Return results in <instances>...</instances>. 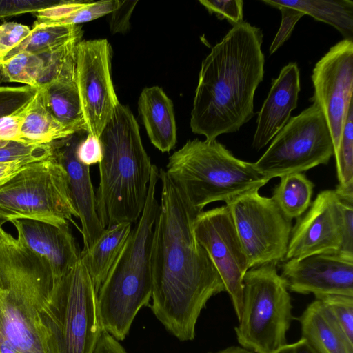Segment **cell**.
I'll use <instances>...</instances> for the list:
<instances>
[{"instance_id": "ba28073f", "label": "cell", "mask_w": 353, "mask_h": 353, "mask_svg": "<svg viewBox=\"0 0 353 353\" xmlns=\"http://www.w3.org/2000/svg\"><path fill=\"white\" fill-rule=\"evenodd\" d=\"M78 218L67 172L52 154L27 165L0 186V226L31 219L61 226Z\"/></svg>"}, {"instance_id": "30bf717a", "label": "cell", "mask_w": 353, "mask_h": 353, "mask_svg": "<svg viewBox=\"0 0 353 353\" xmlns=\"http://www.w3.org/2000/svg\"><path fill=\"white\" fill-rule=\"evenodd\" d=\"M333 155V141L327 121L320 106L313 102L289 119L253 165L270 181L327 164Z\"/></svg>"}, {"instance_id": "8992f818", "label": "cell", "mask_w": 353, "mask_h": 353, "mask_svg": "<svg viewBox=\"0 0 353 353\" xmlns=\"http://www.w3.org/2000/svg\"><path fill=\"white\" fill-rule=\"evenodd\" d=\"M164 170L199 213L211 203H227L269 181L252 163L237 159L216 139L188 141L169 157Z\"/></svg>"}, {"instance_id": "2e32d148", "label": "cell", "mask_w": 353, "mask_h": 353, "mask_svg": "<svg viewBox=\"0 0 353 353\" xmlns=\"http://www.w3.org/2000/svg\"><path fill=\"white\" fill-rule=\"evenodd\" d=\"M281 276L288 289L315 298L341 294L353 296V259L339 254H319L291 259L282 265Z\"/></svg>"}, {"instance_id": "ab89813d", "label": "cell", "mask_w": 353, "mask_h": 353, "mask_svg": "<svg viewBox=\"0 0 353 353\" xmlns=\"http://www.w3.org/2000/svg\"><path fill=\"white\" fill-rule=\"evenodd\" d=\"M78 160L83 165L90 166L99 163L102 159V149L99 139L87 134L77 149Z\"/></svg>"}, {"instance_id": "4dcf8cb0", "label": "cell", "mask_w": 353, "mask_h": 353, "mask_svg": "<svg viewBox=\"0 0 353 353\" xmlns=\"http://www.w3.org/2000/svg\"><path fill=\"white\" fill-rule=\"evenodd\" d=\"M316 299L321 301L349 340L353 342V296L330 294Z\"/></svg>"}, {"instance_id": "5b68a950", "label": "cell", "mask_w": 353, "mask_h": 353, "mask_svg": "<svg viewBox=\"0 0 353 353\" xmlns=\"http://www.w3.org/2000/svg\"><path fill=\"white\" fill-rule=\"evenodd\" d=\"M159 170L153 165L146 202L139 220L97 293L103 328L118 341L128 334L139 310L152 296L151 253L159 203Z\"/></svg>"}, {"instance_id": "ac0fdd59", "label": "cell", "mask_w": 353, "mask_h": 353, "mask_svg": "<svg viewBox=\"0 0 353 353\" xmlns=\"http://www.w3.org/2000/svg\"><path fill=\"white\" fill-rule=\"evenodd\" d=\"M17 239L32 252L47 262L56 283L66 275L80 258L69 223L57 226L31 219L10 221Z\"/></svg>"}, {"instance_id": "8fae6325", "label": "cell", "mask_w": 353, "mask_h": 353, "mask_svg": "<svg viewBox=\"0 0 353 353\" xmlns=\"http://www.w3.org/2000/svg\"><path fill=\"white\" fill-rule=\"evenodd\" d=\"M259 190L247 191L225 203L250 268L285 259L292 228V220L273 198L261 196Z\"/></svg>"}, {"instance_id": "d4e9b609", "label": "cell", "mask_w": 353, "mask_h": 353, "mask_svg": "<svg viewBox=\"0 0 353 353\" xmlns=\"http://www.w3.org/2000/svg\"><path fill=\"white\" fill-rule=\"evenodd\" d=\"M337 29L344 39L353 41V1L350 0H276Z\"/></svg>"}, {"instance_id": "cb8c5ba5", "label": "cell", "mask_w": 353, "mask_h": 353, "mask_svg": "<svg viewBox=\"0 0 353 353\" xmlns=\"http://www.w3.org/2000/svg\"><path fill=\"white\" fill-rule=\"evenodd\" d=\"M41 86L53 116L68 127L87 132L76 81L57 79Z\"/></svg>"}, {"instance_id": "7402d4cb", "label": "cell", "mask_w": 353, "mask_h": 353, "mask_svg": "<svg viewBox=\"0 0 353 353\" xmlns=\"http://www.w3.org/2000/svg\"><path fill=\"white\" fill-rule=\"evenodd\" d=\"M21 111V134L25 144H49L80 132L62 124L53 116L47 106L42 86Z\"/></svg>"}, {"instance_id": "60d3db41", "label": "cell", "mask_w": 353, "mask_h": 353, "mask_svg": "<svg viewBox=\"0 0 353 353\" xmlns=\"http://www.w3.org/2000/svg\"><path fill=\"white\" fill-rule=\"evenodd\" d=\"M21 108L0 118V140L23 143L21 134Z\"/></svg>"}, {"instance_id": "7bdbcfd3", "label": "cell", "mask_w": 353, "mask_h": 353, "mask_svg": "<svg viewBox=\"0 0 353 353\" xmlns=\"http://www.w3.org/2000/svg\"><path fill=\"white\" fill-rule=\"evenodd\" d=\"M36 158H25L8 162L0 163V186L3 185L27 165L40 161Z\"/></svg>"}, {"instance_id": "f35d334b", "label": "cell", "mask_w": 353, "mask_h": 353, "mask_svg": "<svg viewBox=\"0 0 353 353\" xmlns=\"http://www.w3.org/2000/svg\"><path fill=\"white\" fill-rule=\"evenodd\" d=\"M90 1H64L55 6L32 13L37 17L34 23L46 24L64 19L85 7Z\"/></svg>"}, {"instance_id": "bcb514c9", "label": "cell", "mask_w": 353, "mask_h": 353, "mask_svg": "<svg viewBox=\"0 0 353 353\" xmlns=\"http://www.w3.org/2000/svg\"><path fill=\"white\" fill-rule=\"evenodd\" d=\"M212 353V352H210ZM215 353H255L243 347L231 346Z\"/></svg>"}, {"instance_id": "484cf974", "label": "cell", "mask_w": 353, "mask_h": 353, "mask_svg": "<svg viewBox=\"0 0 353 353\" xmlns=\"http://www.w3.org/2000/svg\"><path fill=\"white\" fill-rule=\"evenodd\" d=\"M281 178L272 198L290 220L298 219L311 205L314 184L303 173H292Z\"/></svg>"}, {"instance_id": "1f68e13d", "label": "cell", "mask_w": 353, "mask_h": 353, "mask_svg": "<svg viewBox=\"0 0 353 353\" xmlns=\"http://www.w3.org/2000/svg\"><path fill=\"white\" fill-rule=\"evenodd\" d=\"M121 1L119 0L90 1L85 7L64 19L41 25L67 26L89 22L108 14H111L119 7Z\"/></svg>"}, {"instance_id": "4316f807", "label": "cell", "mask_w": 353, "mask_h": 353, "mask_svg": "<svg viewBox=\"0 0 353 353\" xmlns=\"http://www.w3.org/2000/svg\"><path fill=\"white\" fill-rule=\"evenodd\" d=\"M81 34L83 31L79 25L46 26L34 23L28 37L13 48L3 61L22 52L39 56L46 54Z\"/></svg>"}, {"instance_id": "44dd1931", "label": "cell", "mask_w": 353, "mask_h": 353, "mask_svg": "<svg viewBox=\"0 0 353 353\" xmlns=\"http://www.w3.org/2000/svg\"><path fill=\"white\" fill-rule=\"evenodd\" d=\"M299 321L302 338L319 353H353V342L321 301L308 305Z\"/></svg>"}, {"instance_id": "4fadbf2b", "label": "cell", "mask_w": 353, "mask_h": 353, "mask_svg": "<svg viewBox=\"0 0 353 353\" xmlns=\"http://www.w3.org/2000/svg\"><path fill=\"white\" fill-rule=\"evenodd\" d=\"M110 51L105 39L77 45L76 83L87 132L97 139L119 103L110 74Z\"/></svg>"}, {"instance_id": "9a60e30c", "label": "cell", "mask_w": 353, "mask_h": 353, "mask_svg": "<svg viewBox=\"0 0 353 353\" xmlns=\"http://www.w3.org/2000/svg\"><path fill=\"white\" fill-rule=\"evenodd\" d=\"M309 208L292 228L286 260L339 252L343 219L334 190L319 193Z\"/></svg>"}, {"instance_id": "e575fe53", "label": "cell", "mask_w": 353, "mask_h": 353, "mask_svg": "<svg viewBox=\"0 0 353 353\" xmlns=\"http://www.w3.org/2000/svg\"><path fill=\"white\" fill-rule=\"evenodd\" d=\"M262 2L279 9L282 16L280 28L270 47L269 52L272 54L290 37L294 26L305 14L297 9L276 4L273 0H263Z\"/></svg>"}, {"instance_id": "f546056e", "label": "cell", "mask_w": 353, "mask_h": 353, "mask_svg": "<svg viewBox=\"0 0 353 353\" xmlns=\"http://www.w3.org/2000/svg\"><path fill=\"white\" fill-rule=\"evenodd\" d=\"M334 157L339 185H353V103L350 106L339 147Z\"/></svg>"}, {"instance_id": "7a4b0ae2", "label": "cell", "mask_w": 353, "mask_h": 353, "mask_svg": "<svg viewBox=\"0 0 353 353\" xmlns=\"http://www.w3.org/2000/svg\"><path fill=\"white\" fill-rule=\"evenodd\" d=\"M263 38L261 28L242 21L203 60L191 111L193 133L215 140L238 132L253 117L254 94L264 75Z\"/></svg>"}, {"instance_id": "6da1fadb", "label": "cell", "mask_w": 353, "mask_h": 353, "mask_svg": "<svg viewBox=\"0 0 353 353\" xmlns=\"http://www.w3.org/2000/svg\"><path fill=\"white\" fill-rule=\"evenodd\" d=\"M161 201L151 253V310L181 341H192L202 310L225 290L207 251L195 238L197 212L164 170H159Z\"/></svg>"}, {"instance_id": "603a6c76", "label": "cell", "mask_w": 353, "mask_h": 353, "mask_svg": "<svg viewBox=\"0 0 353 353\" xmlns=\"http://www.w3.org/2000/svg\"><path fill=\"white\" fill-rule=\"evenodd\" d=\"M132 230V223H120L105 228L97 241L80 252L94 289L98 291L121 252Z\"/></svg>"}, {"instance_id": "ee69618b", "label": "cell", "mask_w": 353, "mask_h": 353, "mask_svg": "<svg viewBox=\"0 0 353 353\" xmlns=\"http://www.w3.org/2000/svg\"><path fill=\"white\" fill-rule=\"evenodd\" d=\"M92 353H127L118 340L102 330Z\"/></svg>"}, {"instance_id": "52a82bcc", "label": "cell", "mask_w": 353, "mask_h": 353, "mask_svg": "<svg viewBox=\"0 0 353 353\" xmlns=\"http://www.w3.org/2000/svg\"><path fill=\"white\" fill-rule=\"evenodd\" d=\"M276 264L250 268L243 280L242 312L234 330L239 343L255 353H274L287 344L293 319L290 295Z\"/></svg>"}, {"instance_id": "8d00e7d4", "label": "cell", "mask_w": 353, "mask_h": 353, "mask_svg": "<svg viewBox=\"0 0 353 353\" xmlns=\"http://www.w3.org/2000/svg\"><path fill=\"white\" fill-rule=\"evenodd\" d=\"M210 14H214L219 19H227L232 26L243 21L241 0H199Z\"/></svg>"}, {"instance_id": "ffe728a7", "label": "cell", "mask_w": 353, "mask_h": 353, "mask_svg": "<svg viewBox=\"0 0 353 353\" xmlns=\"http://www.w3.org/2000/svg\"><path fill=\"white\" fill-rule=\"evenodd\" d=\"M138 108L150 142L162 152L172 150L176 143V125L171 99L159 86L145 88Z\"/></svg>"}, {"instance_id": "d590c367", "label": "cell", "mask_w": 353, "mask_h": 353, "mask_svg": "<svg viewBox=\"0 0 353 353\" xmlns=\"http://www.w3.org/2000/svg\"><path fill=\"white\" fill-rule=\"evenodd\" d=\"M61 1L0 0V20H4L25 13H34L57 5Z\"/></svg>"}, {"instance_id": "5bb4252c", "label": "cell", "mask_w": 353, "mask_h": 353, "mask_svg": "<svg viewBox=\"0 0 353 353\" xmlns=\"http://www.w3.org/2000/svg\"><path fill=\"white\" fill-rule=\"evenodd\" d=\"M311 101L322 110L336 153L350 106L353 103V41L343 39L331 47L316 63L312 74Z\"/></svg>"}, {"instance_id": "277c9868", "label": "cell", "mask_w": 353, "mask_h": 353, "mask_svg": "<svg viewBox=\"0 0 353 353\" xmlns=\"http://www.w3.org/2000/svg\"><path fill=\"white\" fill-rule=\"evenodd\" d=\"M99 141L102 159L95 192L99 221L103 228L136 223L146 202L153 165L128 107L117 104Z\"/></svg>"}, {"instance_id": "83f0119b", "label": "cell", "mask_w": 353, "mask_h": 353, "mask_svg": "<svg viewBox=\"0 0 353 353\" xmlns=\"http://www.w3.org/2000/svg\"><path fill=\"white\" fill-rule=\"evenodd\" d=\"M83 34H79L52 51L40 55L44 61L39 86L57 79L76 81L77 45Z\"/></svg>"}, {"instance_id": "7c38bea8", "label": "cell", "mask_w": 353, "mask_h": 353, "mask_svg": "<svg viewBox=\"0 0 353 353\" xmlns=\"http://www.w3.org/2000/svg\"><path fill=\"white\" fill-rule=\"evenodd\" d=\"M193 231L218 270L239 320L243 280L250 267L228 207L224 205L201 212L194 219Z\"/></svg>"}, {"instance_id": "b9f144b4", "label": "cell", "mask_w": 353, "mask_h": 353, "mask_svg": "<svg viewBox=\"0 0 353 353\" xmlns=\"http://www.w3.org/2000/svg\"><path fill=\"white\" fill-rule=\"evenodd\" d=\"M138 1H121L119 7L111 13L110 28L112 34L125 33L130 27V19Z\"/></svg>"}, {"instance_id": "836d02e7", "label": "cell", "mask_w": 353, "mask_h": 353, "mask_svg": "<svg viewBox=\"0 0 353 353\" xmlns=\"http://www.w3.org/2000/svg\"><path fill=\"white\" fill-rule=\"evenodd\" d=\"M37 90L28 85L0 86V118L23 107L32 98Z\"/></svg>"}, {"instance_id": "d6986e66", "label": "cell", "mask_w": 353, "mask_h": 353, "mask_svg": "<svg viewBox=\"0 0 353 353\" xmlns=\"http://www.w3.org/2000/svg\"><path fill=\"white\" fill-rule=\"evenodd\" d=\"M300 90L298 65L289 63L272 81L268 97L258 112L252 141L255 150L267 145L288 123L292 111L297 107Z\"/></svg>"}, {"instance_id": "74e56055", "label": "cell", "mask_w": 353, "mask_h": 353, "mask_svg": "<svg viewBox=\"0 0 353 353\" xmlns=\"http://www.w3.org/2000/svg\"><path fill=\"white\" fill-rule=\"evenodd\" d=\"M30 31L28 26L17 22H7L0 26V62Z\"/></svg>"}, {"instance_id": "3957f363", "label": "cell", "mask_w": 353, "mask_h": 353, "mask_svg": "<svg viewBox=\"0 0 353 353\" xmlns=\"http://www.w3.org/2000/svg\"><path fill=\"white\" fill-rule=\"evenodd\" d=\"M54 284L47 262L0 226V353H56L48 312Z\"/></svg>"}, {"instance_id": "e0dca14e", "label": "cell", "mask_w": 353, "mask_h": 353, "mask_svg": "<svg viewBox=\"0 0 353 353\" xmlns=\"http://www.w3.org/2000/svg\"><path fill=\"white\" fill-rule=\"evenodd\" d=\"M85 131L77 132L66 138L51 143L52 154L64 167L68 178L71 198L81 225L83 250L90 248L103 232L96 210V196L90 167L77 159V149L87 136Z\"/></svg>"}, {"instance_id": "f1b7e54d", "label": "cell", "mask_w": 353, "mask_h": 353, "mask_svg": "<svg viewBox=\"0 0 353 353\" xmlns=\"http://www.w3.org/2000/svg\"><path fill=\"white\" fill-rule=\"evenodd\" d=\"M44 66L43 59L26 52L0 62V84L19 83L38 89Z\"/></svg>"}, {"instance_id": "d6a6232c", "label": "cell", "mask_w": 353, "mask_h": 353, "mask_svg": "<svg viewBox=\"0 0 353 353\" xmlns=\"http://www.w3.org/2000/svg\"><path fill=\"white\" fill-rule=\"evenodd\" d=\"M51 154V143L28 145L19 142L0 140V163L25 158L43 159Z\"/></svg>"}, {"instance_id": "9c48e42d", "label": "cell", "mask_w": 353, "mask_h": 353, "mask_svg": "<svg viewBox=\"0 0 353 353\" xmlns=\"http://www.w3.org/2000/svg\"><path fill=\"white\" fill-rule=\"evenodd\" d=\"M48 312L56 353H92L103 328L97 293L80 258L54 284Z\"/></svg>"}, {"instance_id": "f6af8a7d", "label": "cell", "mask_w": 353, "mask_h": 353, "mask_svg": "<svg viewBox=\"0 0 353 353\" xmlns=\"http://www.w3.org/2000/svg\"><path fill=\"white\" fill-rule=\"evenodd\" d=\"M274 353H319L306 339L301 337L298 341L285 344Z\"/></svg>"}]
</instances>
